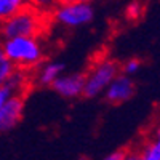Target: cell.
I'll list each match as a JSON object with an SVG mask.
<instances>
[{
  "label": "cell",
  "instance_id": "2e32d148",
  "mask_svg": "<svg viewBox=\"0 0 160 160\" xmlns=\"http://www.w3.org/2000/svg\"><path fill=\"white\" fill-rule=\"evenodd\" d=\"M11 95H15V93L10 90L8 85H2V87H0V109H2V106L7 102V99H8Z\"/></svg>",
  "mask_w": 160,
  "mask_h": 160
},
{
  "label": "cell",
  "instance_id": "9c48e42d",
  "mask_svg": "<svg viewBox=\"0 0 160 160\" xmlns=\"http://www.w3.org/2000/svg\"><path fill=\"white\" fill-rule=\"evenodd\" d=\"M138 157L139 160H160V136L154 135L149 141H146Z\"/></svg>",
  "mask_w": 160,
  "mask_h": 160
},
{
  "label": "cell",
  "instance_id": "5b68a950",
  "mask_svg": "<svg viewBox=\"0 0 160 160\" xmlns=\"http://www.w3.org/2000/svg\"><path fill=\"white\" fill-rule=\"evenodd\" d=\"M135 91H136L135 80L130 75H125V74L120 72L108 85V88L104 90L102 96L111 104H122V102L131 99L133 95H135Z\"/></svg>",
  "mask_w": 160,
  "mask_h": 160
},
{
  "label": "cell",
  "instance_id": "8fae6325",
  "mask_svg": "<svg viewBox=\"0 0 160 160\" xmlns=\"http://www.w3.org/2000/svg\"><path fill=\"white\" fill-rule=\"evenodd\" d=\"M28 5V0H0V22Z\"/></svg>",
  "mask_w": 160,
  "mask_h": 160
},
{
  "label": "cell",
  "instance_id": "44dd1931",
  "mask_svg": "<svg viewBox=\"0 0 160 160\" xmlns=\"http://www.w3.org/2000/svg\"><path fill=\"white\" fill-rule=\"evenodd\" d=\"M83 2H90V3H91V2H93V0H83Z\"/></svg>",
  "mask_w": 160,
  "mask_h": 160
},
{
  "label": "cell",
  "instance_id": "277c9868",
  "mask_svg": "<svg viewBox=\"0 0 160 160\" xmlns=\"http://www.w3.org/2000/svg\"><path fill=\"white\" fill-rule=\"evenodd\" d=\"M120 74V64L114 59L102 58L98 59L85 74V87H83V96L85 98H96L101 96L108 85Z\"/></svg>",
  "mask_w": 160,
  "mask_h": 160
},
{
  "label": "cell",
  "instance_id": "d6986e66",
  "mask_svg": "<svg viewBox=\"0 0 160 160\" xmlns=\"http://www.w3.org/2000/svg\"><path fill=\"white\" fill-rule=\"evenodd\" d=\"M154 135L160 136V118H158V122H157V125H155V128H154Z\"/></svg>",
  "mask_w": 160,
  "mask_h": 160
},
{
  "label": "cell",
  "instance_id": "ba28073f",
  "mask_svg": "<svg viewBox=\"0 0 160 160\" xmlns=\"http://www.w3.org/2000/svg\"><path fill=\"white\" fill-rule=\"evenodd\" d=\"M64 72V64L59 61H47L37 68V74L34 77L38 87H51L53 82Z\"/></svg>",
  "mask_w": 160,
  "mask_h": 160
},
{
  "label": "cell",
  "instance_id": "ac0fdd59",
  "mask_svg": "<svg viewBox=\"0 0 160 160\" xmlns=\"http://www.w3.org/2000/svg\"><path fill=\"white\" fill-rule=\"evenodd\" d=\"M123 160H139L138 152H127L125 157H123Z\"/></svg>",
  "mask_w": 160,
  "mask_h": 160
},
{
  "label": "cell",
  "instance_id": "9a60e30c",
  "mask_svg": "<svg viewBox=\"0 0 160 160\" xmlns=\"http://www.w3.org/2000/svg\"><path fill=\"white\" fill-rule=\"evenodd\" d=\"M141 3L139 2H133V3H130L128 7H127V16L128 18H131V19H135V18H138L139 15H141Z\"/></svg>",
  "mask_w": 160,
  "mask_h": 160
},
{
  "label": "cell",
  "instance_id": "8992f818",
  "mask_svg": "<svg viewBox=\"0 0 160 160\" xmlns=\"http://www.w3.org/2000/svg\"><path fill=\"white\" fill-rule=\"evenodd\" d=\"M83 87H85V74L71 72V74H61L51 88L55 93L66 99H75L78 96H83Z\"/></svg>",
  "mask_w": 160,
  "mask_h": 160
},
{
  "label": "cell",
  "instance_id": "4fadbf2b",
  "mask_svg": "<svg viewBox=\"0 0 160 160\" xmlns=\"http://www.w3.org/2000/svg\"><path fill=\"white\" fill-rule=\"evenodd\" d=\"M59 3V0H28V5L42 11V13H51L53 8H55L56 5Z\"/></svg>",
  "mask_w": 160,
  "mask_h": 160
},
{
  "label": "cell",
  "instance_id": "6da1fadb",
  "mask_svg": "<svg viewBox=\"0 0 160 160\" xmlns=\"http://www.w3.org/2000/svg\"><path fill=\"white\" fill-rule=\"evenodd\" d=\"M2 48L16 69H37L45 59V48L40 37H10L2 38Z\"/></svg>",
  "mask_w": 160,
  "mask_h": 160
},
{
  "label": "cell",
  "instance_id": "3957f363",
  "mask_svg": "<svg viewBox=\"0 0 160 160\" xmlns=\"http://www.w3.org/2000/svg\"><path fill=\"white\" fill-rule=\"evenodd\" d=\"M51 18L66 29H78L93 21L95 10L90 2L83 0H59L51 11Z\"/></svg>",
  "mask_w": 160,
  "mask_h": 160
},
{
  "label": "cell",
  "instance_id": "30bf717a",
  "mask_svg": "<svg viewBox=\"0 0 160 160\" xmlns=\"http://www.w3.org/2000/svg\"><path fill=\"white\" fill-rule=\"evenodd\" d=\"M29 75L28 71H22V69H15V72L11 74L10 80L7 82V85L10 87V90L15 93V95H22V91L28 88L29 85Z\"/></svg>",
  "mask_w": 160,
  "mask_h": 160
},
{
  "label": "cell",
  "instance_id": "7a4b0ae2",
  "mask_svg": "<svg viewBox=\"0 0 160 160\" xmlns=\"http://www.w3.org/2000/svg\"><path fill=\"white\" fill-rule=\"evenodd\" d=\"M47 18L45 13L26 5L15 15L0 22V37H40L45 32Z\"/></svg>",
  "mask_w": 160,
  "mask_h": 160
},
{
  "label": "cell",
  "instance_id": "5bb4252c",
  "mask_svg": "<svg viewBox=\"0 0 160 160\" xmlns=\"http://www.w3.org/2000/svg\"><path fill=\"white\" fill-rule=\"evenodd\" d=\"M139 69H141V61L136 59V58H131V59H128V61H125V62L122 64V68H120V72L125 74V75L133 77L135 74L139 72Z\"/></svg>",
  "mask_w": 160,
  "mask_h": 160
},
{
  "label": "cell",
  "instance_id": "7c38bea8",
  "mask_svg": "<svg viewBox=\"0 0 160 160\" xmlns=\"http://www.w3.org/2000/svg\"><path fill=\"white\" fill-rule=\"evenodd\" d=\"M15 64L10 61V58L5 55V51L0 45V87L2 85H7V82L10 80L11 74L15 72Z\"/></svg>",
  "mask_w": 160,
  "mask_h": 160
},
{
  "label": "cell",
  "instance_id": "e0dca14e",
  "mask_svg": "<svg viewBox=\"0 0 160 160\" xmlns=\"http://www.w3.org/2000/svg\"><path fill=\"white\" fill-rule=\"evenodd\" d=\"M125 154H127V151H123V149H118V151H114V152L108 154V155H106L102 160H123Z\"/></svg>",
  "mask_w": 160,
  "mask_h": 160
},
{
  "label": "cell",
  "instance_id": "52a82bcc",
  "mask_svg": "<svg viewBox=\"0 0 160 160\" xmlns=\"http://www.w3.org/2000/svg\"><path fill=\"white\" fill-rule=\"evenodd\" d=\"M24 115L22 95H11L0 109V133L13 130Z\"/></svg>",
  "mask_w": 160,
  "mask_h": 160
},
{
  "label": "cell",
  "instance_id": "ffe728a7",
  "mask_svg": "<svg viewBox=\"0 0 160 160\" xmlns=\"http://www.w3.org/2000/svg\"><path fill=\"white\" fill-rule=\"evenodd\" d=\"M77 160H88V158H87V157H78Z\"/></svg>",
  "mask_w": 160,
  "mask_h": 160
}]
</instances>
